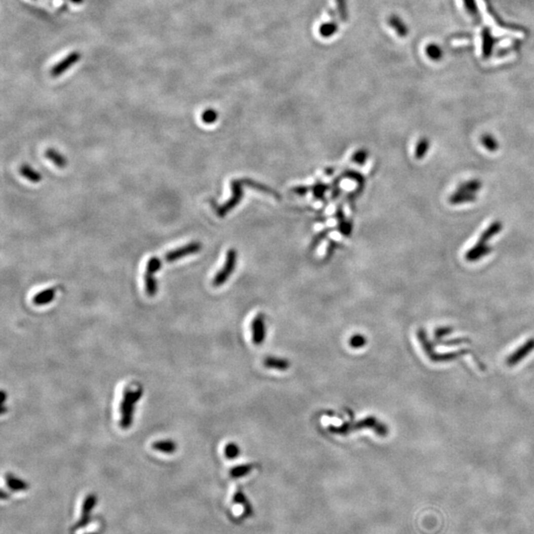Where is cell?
Returning <instances> with one entry per match:
<instances>
[{"instance_id": "5", "label": "cell", "mask_w": 534, "mask_h": 534, "mask_svg": "<svg viewBox=\"0 0 534 534\" xmlns=\"http://www.w3.org/2000/svg\"><path fill=\"white\" fill-rule=\"evenodd\" d=\"M202 249V245L199 242H192L187 244L184 247H178L176 249H173L169 252H167L165 255V260L166 262H174L178 259L184 258L188 255L195 254L199 252Z\"/></svg>"}, {"instance_id": "12", "label": "cell", "mask_w": 534, "mask_h": 534, "mask_svg": "<svg viewBox=\"0 0 534 534\" xmlns=\"http://www.w3.org/2000/svg\"><path fill=\"white\" fill-rule=\"evenodd\" d=\"M46 158L51 161L54 165L58 166L59 168H64L67 165V161L64 156H62L61 152L56 150L55 148H48L45 152Z\"/></svg>"}, {"instance_id": "28", "label": "cell", "mask_w": 534, "mask_h": 534, "mask_svg": "<svg viewBox=\"0 0 534 534\" xmlns=\"http://www.w3.org/2000/svg\"><path fill=\"white\" fill-rule=\"evenodd\" d=\"M367 159H368V151L365 150V149H359V150H357V151L354 152V155L352 156L351 161H352L354 164L362 165L366 163Z\"/></svg>"}, {"instance_id": "20", "label": "cell", "mask_w": 534, "mask_h": 534, "mask_svg": "<svg viewBox=\"0 0 534 534\" xmlns=\"http://www.w3.org/2000/svg\"><path fill=\"white\" fill-rule=\"evenodd\" d=\"M254 468L255 467L253 464H244V465L236 466L231 469L230 475L233 478H242L244 476H247V474L251 472Z\"/></svg>"}, {"instance_id": "29", "label": "cell", "mask_w": 534, "mask_h": 534, "mask_svg": "<svg viewBox=\"0 0 534 534\" xmlns=\"http://www.w3.org/2000/svg\"><path fill=\"white\" fill-rule=\"evenodd\" d=\"M350 345L353 349H360L366 345V337L362 334H354L350 340Z\"/></svg>"}, {"instance_id": "19", "label": "cell", "mask_w": 534, "mask_h": 534, "mask_svg": "<svg viewBox=\"0 0 534 534\" xmlns=\"http://www.w3.org/2000/svg\"><path fill=\"white\" fill-rule=\"evenodd\" d=\"M337 28H338L337 23L334 20H331L329 21V22L324 23V24L320 27V30H319V31H320V34H321L322 37H324V38H329V37H331L332 35L335 34V32L337 31Z\"/></svg>"}, {"instance_id": "14", "label": "cell", "mask_w": 534, "mask_h": 534, "mask_svg": "<svg viewBox=\"0 0 534 534\" xmlns=\"http://www.w3.org/2000/svg\"><path fill=\"white\" fill-rule=\"evenodd\" d=\"M388 22L391 27L400 37H406L408 35L409 29L400 17H398L397 15H391Z\"/></svg>"}, {"instance_id": "15", "label": "cell", "mask_w": 534, "mask_h": 534, "mask_svg": "<svg viewBox=\"0 0 534 534\" xmlns=\"http://www.w3.org/2000/svg\"><path fill=\"white\" fill-rule=\"evenodd\" d=\"M19 171L23 177H25L27 180L31 181L32 183H38L42 180L41 174L29 165H21Z\"/></svg>"}, {"instance_id": "10", "label": "cell", "mask_w": 534, "mask_h": 534, "mask_svg": "<svg viewBox=\"0 0 534 534\" xmlns=\"http://www.w3.org/2000/svg\"><path fill=\"white\" fill-rule=\"evenodd\" d=\"M151 447L156 451L163 452V453H166V454H172V453L176 451L177 444H176L175 441H173L171 439H163V440L155 441L152 443Z\"/></svg>"}, {"instance_id": "7", "label": "cell", "mask_w": 534, "mask_h": 534, "mask_svg": "<svg viewBox=\"0 0 534 534\" xmlns=\"http://www.w3.org/2000/svg\"><path fill=\"white\" fill-rule=\"evenodd\" d=\"M81 60V54L78 53V52H72L70 53L65 59H63L62 61L57 63L53 68H52V71H51V74L54 77V78H57V77H60L61 74H62L66 69H68L70 66H72L74 63L77 62H79Z\"/></svg>"}, {"instance_id": "24", "label": "cell", "mask_w": 534, "mask_h": 534, "mask_svg": "<svg viewBox=\"0 0 534 534\" xmlns=\"http://www.w3.org/2000/svg\"><path fill=\"white\" fill-rule=\"evenodd\" d=\"M163 265V261L157 257V256H152L148 259L147 261V264H146V272H149L151 274H155L157 272H159L162 268Z\"/></svg>"}, {"instance_id": "1", "label": "cell", "mask_w": 534, "mask_h": 534, "mask_svg": "<svg viewBox=\"0 0 534 534\" xmlns=\"http://www.w3.org/2000/svg\"><path fill=\"white\" fill-rule=\"evenodd\" d=\"M363 429L373 430L378 436L385 437L389 433V429L381 422H378L375 416H368L363 418L355 424L353 423H345L339 427H329V432L337 434H348L355 431H360Z\"/></svg>"}, {"instance_id": "4", "label": "cell", "mask_w": 534, "mask_h": 534, "mask_svg": "<svg viewBox=\"0 0 534 534\" xmlns=\"http://www.w3.org/2000/svg\"><path fill=\"white\" fill-rule=\"evenodd\" d=\"M242 184L243 183L240 180H233L232 181L231 187H232L233 195L224 205L220 206L218 208L217 214H218L219 217H225L228 212H231L234 208H236L237 206L240 204V202L242 201L243 196H244V191H243Z\"/></svg>"}, {"instance_id": "26", "label": "cell", "mask_w": 534, "mask_h": 534, "mask_svg": "<svg viewBox=\"0 0 534 534\" xmlns=\"http://www.w3.org/2000/svg\"><path fill=\"white\" fill-rule=\"evenodd\" d=\"M241 453V449L239 447L238 444H236L235 442H230L228 444H226V447H225V456H226L227 459H235L236 457H238Z\"/></svg>"}, {"instance_id": "18", "label": "cell", "mask_w": 534, "mask_h": 534, "mask_svg": "<svg viewBox=\"0 0 534 534\" xmlns=\"http://www.w3.org/2000/svg\"><path fill=\"white\" fill-rule=\"evenodd\" d=\"M336 217H337V220H338V226H339V231L341 232V234L345 235V236H350V233H351V225H350V223H349L346 220L341 207L337 208Z\"/></svg>"}, {"instance_id": "27", "label": "cell", "mask_w": 534, "mask_h": 534, "mask_svg": "<svg viewBox=\"0 0 534 534\" xmlns=\"http://www.w3.org/2000/svg\"><path fill=\"white\" fill-rule=\"evenodd\" d=\"M337 5V10L339 13V20L346 22L349 19V10L347 5V0H335Z\"/></svg>"}, {"instance_id": "31", "label": "cell", "mask_w": 534, "mask_h": 534, "mask_svg": "<svg viewBox=\"0 0 534 534\" xmlns=\"http://www.w3.org/2000/svg\"><path fill=\"white\" fill-rule=\"evenodd\" d=\"M463 2H464V5H465V8L469 12V14L476 15L478 13V9H477V5H476V1L475 0H463Z\"/></svg>"}, {"instance_id": "6", "label": "cell", "mask_w": 534, "mask_h": 534, "mask_svg": "<svg viewBox=\"0 0 534 534\" xmlns=\"http://www.w3.org/2000/svg\"><path fill=\"white\" fill-rule=\"evenodd\" d=\"M251 331H252V342L256 346L263 344L266 335L265 328V319L264 315H257L251 323Z\"/></svg>"}, {"instance_id": "8", "label": "cell", "mask_w": 534, "mask_h": 534, "mask_svg": "<svg viewBox=\"0 0 534 534\" xmlns=\"http://www.w3.org/2000/svg\"><path fill=\"white\" fill-rule=\"evenodd\" d=\"M534 350V338L528 339L523 347L519 348L518 350L514 352L507 360V363L509 366L516 365L520 360H522L528 353H530Z\"/></svg>"}, {"instance_id": "16", "label": "cell", "mask_w": 534, "mask_h": 534, "mask_svg": "<svg viewBox=\"0 0 534 534\" xmlns=\"http://www.w3.org/2000/svg\"><path fill=\"white\" fill-rule=\"evenodd\" d=\"M7 486L13 491H24L28 489V484L19 478L13 476L12 474H6Z\"/></svg>"}, {"instance_id": "2", "label": "cell", "mask_w": 534, "mask_h": 534, "mask_svg": "<svg viewBox=\"0 0 534 534\" xmlns=\"http://www.w3.org/2000/svg\"><path fill=\"white\" fill-rule=\"evenodd\" d=\"M144 391L141 388L137 390H132L130 388H126L124 391L123 400L121 402V422L120 426L123 430H128L132 423H133V414H134V409L135 405L143 396Z\"/></svg>"}, {"instance_id": "34", "label": "cell", "mask_w": 534, "mask_h": 534, "mask_svg": "<svg viewBox=\"0 0 534 534\" xmlns=\"http://www.w3.org/2000/svg\"><path fill=\"white\" fill-rule=\"evenodd\" d=\"M71 2L73 3H77V4H80V3H83V0H70Z\"/></svg>"}, {"instance_id": "23", "label": "cell", "mask_w": 534, "mask_h": 534, "mask_svg": "<svg viewBox=\"0 0 534 534\" xmlns=\"http://www.w3.org/2000/svg\"><path fill=\"white\" fill-rule=\"evenodd\" d=\"M427 55L429 56L430 59H432L433 61H438L442 58V50L440 49V47L438 45H435V44H431L427 47Z\"/></svg>"}, {"instance_id": "25", "label": "cell", "mask_w": 534, "mask_h": 534, "mask_svg": "<svg viewBox=\"0 0 534 534\" xmlns=\"http://www.w3.org/2000/svg\"><path fill=\"white\" fill-rule=\"evenodd\" d=\"M201 119L203 123L208 124V125L214 124L218 120V112L212 108L206 109L201 115Z\"/></svg>"}, {"instance_id": "22", "label": "cell", "mask_w": 534, "mask_h": 534, "mask_svg": "<svg viewBox=\"0 0 534 534\" xmlns=\"http://www.w3.org/2000/svg\"><path fill=\"white\" fill-rule=\"evenodd\" d=\"M243 182H244L245 184H247V186H249V187H251V188H254V189H256V190H258V191H261V192L266 193V194H270V195L276 197V199H277V198H280V195H279L278 193H276L274 190H272V189H270L269 187H267L266 185L259 184V183H257V182H255V181L248 180V179L243 180Z\"/></svg>"}, {"instance_id": "11", "label": "cell", "mask_w": 534, "mask_h": 534, "mask_svg": "<svg viewBox=\"0 0 534 534\" xmlns=\"http://www.w3.org/2000/svg\"><path fill=\"white\" fill-rule=\"evenodd\" d=\"M263 364L266 368L270 369L279 370V371H285L290 367V362L287 359L278 358V357H272L268 356L263 360Z\"/></svg>"}, {"instance_id": "33", "label": "cell", "mask_w": 534, "mask_h": 534, "mask_svg": "<svg viewBox=\"0 0 534 534\" xmlns=\"http://www.w3.org/2000/svg\"><path fill=\"white\" fill-rule=\"evenodd\" d=\"M1 394H2V401H1V402H2V405H4V403H5V400H6V393H5L4 391H2V392H1Z\"/></svg>"}, {"instance_id": "17", "label": "cell", "mask_w": 534, "mask_h": 534, "mask_svg": "<svg viewBox=\"0 0 534 534\" xmlns=\"http://www.w3.org/2000/svg\"><path fill=\"white\" fill-rule=\"evenodd\" d=\"M155 274H151L149 272L144 273V285H145V292L146 295L149 297L156 296L158 292V283L154 276Z\"/></svg>"}, {"instance_id": "21", "label": "cell", "mask_w": 534, "mask_h": 534, "mask_svg": "<svg viewBox=\"0 0 534 534\" xmlns=\"http://www.w3.org/2000/svg\"><path fill=\"white\" fill-rule=\"evenodd\" d=\"M234 502H235L236 504H241V505H243V506H244V509H245V511H246V514H247V515H250L251 513H252V509H251V507H250V505H249V503H248V501H247L246 494H245L244 492L242 491V489L239 488V489L237 490V492H236L235 495H234Z\"/></svg>"}, {"instance_id": "9", "label": "cell", "mask_w": 534, "mask_h": 534, "mask_svg": "<svg viewBox=\"0 0 534 534\" xmlns=\"http://www.w3.org/2000/svg\"><path fill=\"white\" fill-rule=\"evenodd\" d=\"M55 297H56V290L54 288H49V289L43 290L38 294H36L33 298V303L36 306L48 305L53 302Z\"/></svg>"}, {"instance_id": "13", "label": "cell", "mask_w": 534, "mask_h": 534, "mask_svg": "<svg viewBox=\"0 0 534 534\" xmlns=\"http://www.w3.org/2000/svg\"><path fill=\"white\" fill-rule=\"evenodd\" d=\"M482 48H483V55L485 58H489L492 55L493 52V44L494 39L489 31V29H485L482 33Z\"/></svg>"}, {"instance_id": "32", "label": "cell", "mask_w": 534, "mask_h": 534, "mask_svg": "<svg viewBox=\"0 0 534 534\" xmlns=\"http://www.w3.org/2000/svg\"><path fill=\"white\" fill-rule=\"evenodd\" d=\"M293 191H294L295 193L299 194V195H304V194H306V193L308 192L309 188L308 187H306V186H298V187L294 188Z\"/></svg>"}, {"instance_id": "3", "label": "cell", "mask_w": 534, "mask_h": 534, "mask_svg": "<svg viewBox=\"0 0 534 534\" xmlns=\"http://www.w3.org/2000/svg\"><path fill=\"white\" fill-rule=\"evenodd\" d=\"M237 251L234 248H231L226 252V261L223 268L215 275L213 279V286L220 287L224 285L230 278V276L235 271L237 264Z\"/></svg>"}, {"instance_id": "30", "label": "cell", "mask_w": 534, "mask_h": 534, "mask_svg": "<svg viewBox=\"0 0 534 534\" xmlns=\"http://www.w3.org/2000/svg\"><path fill=\"white\" fill-rule=\"evenodd\" d=\"M327 189H328V185L324 184V183H317L313 187V192L317 198L321 199L324 197Z\"/></svg>"}]
</instances>
